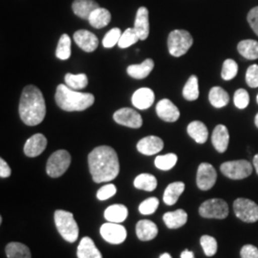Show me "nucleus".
<instances>
[{
  "instance_id": "nucleus-13",
  "label": "nucleus",
  "mask_w": 258,
  "mask_h": 258,
  "mask_svg": "<svg viewBox=\"0 0 258 258\" xmlns=\"http://www.w3.org/2000/svg\"><path fill=\"white\" fill-rule=\"evenodd\" d=\"M156 112L160 119L167 122H174L180 118L178 107L168 99L161 100L157 103Z\"/></svg>"
},
{
  "instance_id": "nucleus-37",
  "label": "nucleus",
  "mask_w": 258,
  "mask_h": 258,
  "mask_svg": "<svg viewBox=\"0 0 258 258\" xmlns=\"http://www.w3.org/2000/svg\"><path fill=\"white\" fill-rule=\"evenodd\" d=\"M238 73V65L235 60L228 58L224 61L222 67L221 77L224 81H231Z\"/></svg>"
},
{
  "instance_id": "nucleus-14",
  "label": "nucleus",
  "mask_w": 258,
  "mask_h": 258,
  "mask_svg": "<svg viewBox=\"0 0 258 258\" xmlns=\"http://www.w3.org/2000/svg\"><path fill=\"white\" fill-rule=\"evenodd\" d=\"M75 42L85 52H93L99 46V39L87 30H79L74 34Z\"/></svg>"
},
{
  "instance_id": "nucleus-5",
  "label": "nucleus",
  "mask_w": 258,
  "mask_h": 258,
  "mask_svg": "<svg viewBox=\"0 0 258 258\" xmlns=\"http://www.w3.org/2000/svg\"><path fill=\"white\" fill-rule=\"evenodd\" d=\"M194 44V38L185 30H174L167 38V47L169 54L175 57L187 53Z\"/></svg>"
},
{
  "instance_id": "nucleus-18",
  "label": "nucleus",
  "mask_w": 258,
  "mask_h": 258,
  "mask_svg": "<svg viewBox=\"0 0 258 258\" xmlns=\"http://www.w3.org/2000/svg\"><path fill=\"white\" fill-rule=\"evenodd\" d=\"M230 134L227 126L224 124H218L212 132V142L214 148L219 152H225L229 147Z\"/></svg>"
},
{
  "instance_id": "nucleus-39",
  "label": "nucleus",
  "mask_w": 258,
  "mask_h": 258,
  "mask_svg": "<svg viewBox=\"0 0 258 258\" xmlns=\"http://www.w3.org/2000/svg\"><path fill=\"white\" fill-rule=\"evenodd\" d=\"M201 246L207 256H213L217 251V241L210 235H203L200 239Z\"/></svg>"
},
{
  "instance_id": "nucleus-1",
  "label": "nucleus",
  "mask_w": 258,
  "mask_h": 258,
  "mask_svg": "<svg viewBox=\"0 0 258 258\" xmlns=\"http://www.w3.org/2000/svg\"><path fill=\"white\" fill-rule=\"evenodd\" d=\"M88 165L93 181L109 182L120 172V163L116 151L107 146L94 148L88 155Z\"/></svg>"
},
{
  "instance_id": "nucleus-52",
  "label": "nucleus",
  "mask_w": 258,
  "mask_h": 258,
  "mask_svg": "<svg viewBox=\"0 0 258 258\" xmlns=\"http://www.w3.org/2000/svg\"><path fill=\"white\" fill-rule=\"evenodd\" d=\"M256 102H257V103H258V94H257V96H256Z\"/></svg>"
},
{
  "instance_id": "nucleus-46",
  "label": "nucleus",
  "mask_w": 258,
  "mask_h": 258,
  "mask_svg": "<svg viewBox=\"0 0 258 258\" xmlns=\"http://www.w3.org/2000/svg\"><path fill=\"white\" fill-rule=\"evenodd\" d=\"M241 258H258V249L253 245H245L240 250Z\"/></svg>"
},
{
  "instance_id": "nucleus-19",
  "label": "nucleus",
  "mask_w": 258,
  "mask_h": 258,
  "mask_svg": "<svg viewBox=\"0 0 258 258\" xmlns=\"http://www.w3.org/2000/svg\"><path fill=\"white\" fill-rule=\"evenodd\" d=\"M134 30L136 31L140 40L147 39L149 35V19L148 10L146 7H141L137 11Z\"/></svg>"
},
{
  "instance_id": "nucleus-31",
  "label": "nucleus",
  "mask_w": 258,
  "mask_h": 258,
  "mask_svg": "<svg viewBox=\"0 0 258 258\" xmlns=\"http://www.w3.org/2000/svg\"><path fill=\"white\" fill-rule=\"evenodd\" d=\"M8 258H31V251L26 245L19 242H11L6 246Z\"/></svg>"
},
{
  "instance_id": "nucleus-44",
  "label": "nucleus",
  "mask_w": 258,
  "mask_h": 258,
  "mask_svg": "<svg viewBox=\"0 0 258 258\" xmlns=\"http://www.w3.org/2000/svg\"><path fill=\"white\" fill-rule=\"evenodd\" d=\"M117 192V188L113 184H105L102 186L98 192H97V198L101 201H104L114 196Z\"/></svg>"
},
{
  "instance_id": "nucleus-33",
  "label": "nucleus",
  "mask_w": 258,
  "mask_h": 258,
  "mask_svg": "<svg viewBox=\"0 0 258 258\" xmlns=\"http://www.w3.org/2000/svg\"><path fill=\"white\" fill-rule=\"evenodd\" d=\"M183 97L186 101L192 102L199 98V86H198V78L192 75L189 77L187 82L183 88Z\"/></svg>"
},
{
  "instance_id": "nucleus-11",
  "label": "nucleus",
  "mask_w": 258,
  "mask_h": 258,
  "mask_svg": "<svg viewBox=\"0 0 258 258\" xmlns=\"http://www.w3.org/2000/svg\"><path fill=\"white\" fill-rule=\"evenodd\" d=\"M217 172L211 164L202 163L197 170L196 183L201 190H209L216 183Z\"/></svg>"
},
{
  "instance_id": "nucleus-35",
  "label": "nucleus",
  "mask_w": 258,
  "mask_h": 258,
  "mask_svg": "<svg viewBox=\"0 0 258 258\" xmlns=\"http://www.w3.org/2000/svg\"><path fill=\"white\" fill-rule=\"evenodd\" d=\"M55 55L61 60H66L70 57V55H71V38L67 34H63L59 38L58 44L56 47V51H55Z\"/></svg>"
},
{
  "instance_id": "nucleus-45",
  "label": "nucleus",
  "mask_w": 258,
  "mask_h": 258,
  "mask_svg": "<svg viewBox=\"0 0 258 258\" xmlns=\"http://www.w3.org/2000/svg\"><path fill=\"white\" fill-rule=\"evenodd\" d=\"M247 19H248L249 26L258 36V6L249 11Z\"/></svg>"
},
{
  "instance_id": "nucleus-49",
  "label": "nucleus",
  "mask_w": 258,
  "mask_h": 258,
  "mask_svg": "<svg viewBox=\"0 0 258 258\" xmlns=\"http://www.w3.org/2000/svg\"><path fill=\"white\" fill-rule=\"evenodd\" d=\"M253 166L256 170V173L258 174V154L253 157Z\"/></svg>"
},
{
  "instance_id": "nucleus-38",
  "label": "nucleus",
  "mask_w": 258,
  "mask_h": 258,
  "mask_svg": "<svg viewBox=\"0 0 258 258\" xmlns=\"http://www.w3.org/2000/svg\"><path fill=\"white\" fill-rule=\"evenodd\" d=\"M138 40H140V38H139L136 31L134 30V28H128L121 34L118 45L121 49H125V48H128L131 45L135 44Z\"/></svg>"
},
{
  "instance_id": "nucleus-3",
  "label": "nucleus",
  "mask_w": 258,
  "mask_h": 258,
  "mask_svg": "<svg viewBox=\"0 0 258 258\" xmlns=\"http://www.w3.org/2000/svg\"><path fill=\"white\" fill-rule=\"evenodd\" d=\"M55 102L62 110L83 111L92 106L95 97L90 93L79 92L65 84H59L55 91Z\"/></svg>"
},
{
  "instance_id": "nucleus-50",
  "label": "nucleus",
  "mask_w": 258,
  "mask_h": 258,
  "mask_svg": "<svg viewBox=\"0 0 258 258\" xmlns=\"http://www.w3.org/2000/svg\"><path fill=\"white\" fill-rule=\"evenodd\" d=\"M159 258H172L171 257V255L169 254V253H167V252H165V253H163L162 255H160V257Z\"/></svg>"
},
{
  "instance_id": "nucleus-25",
  "label": "nucleus",
  "mask_w": 258,
  "mask_h": 258,
  "mask_svg": "<svg viewBox=\"0 0 258 258\" xmlns=\"http://www.w3.org/2000/svg\"><path fill=\"white\" fill-rule=\"evenodd\" d=\"M154 68V61L151 58L146 59L141 64H132L127 67V73L136 80L146 79Z\"/></svg>"
},
{
  "instance_id": "nucleus-9",
  "label": "nucleus",
  "mask_w": 258,
  "mask_h": 258,
  "mask_svg": "<svg viewBox=\"0 0 258 258\" xmlns=\"http://www.w3.org/2000/svg\"><path fill=\"white\" fill-rule=\"evenodd\" d=\"M235 215L246 223L258 221V205L247 198H238L233 203Z\"/></svg>"
},
{
  "instance_id": "nucleus-20",
  "label": "nucleus",
  "mask_w": 258,
  "mask_h": 258,
  "mask_svg": "<svg viewBox=\"0 0 258 258\" xmlns=\"http://www.w3.org/2000/svg\"><path fill=\"white\" fill-rule=\"evenodd\" d=\"M100 5L94 0H75L72 4V9L75 15L83 19H88L90 15Z\"/></svg>"
},
{
  "instance_id": "nucleus-47",
  "label": "nucleus",
  "mask_w": 258,
  "mask_h": 258,
  "mask_svg": "<svg viewBox=\"0 0 258 258\" xmlns=\"http://www.w3.org/2000/svg\"><path fill=\"white\" fill-rule=\"evenodd\" d=\"M12 174V170L8 166V164L6 163V161H4V159H0V177L1 178H8Z\"/></svg>"
},
{
  "instance_id": "nucleus-30",
  "label": "nucleus",
  "mask_w": 258,
  "mask_h": 258,
  "mask_svg": "<svg viewBox=\"0 0 258 258\" xmlns=\"http://www.w3.org/2000/svg\"><path fill=\"white\" fill-rule=\"evenodd\" d=\"M209 100L215 108H222L230 102V96L222 87L214 86L210 91Z\"/></svg>"
},
{
  "instance_id": "nucleus-48",
  "label": "nucleus",
  "mask_w": 258,
  "mask_h": 258,
  "mask_svg": "<svg viewBox=\"0 0 258 258\" xmlns=\"http://www.w3.org/2000/svg\"><path fill=\"white\" fill-rule=\"evenodd\" d=\"M181 258H195L194 253L192 251L188 249H184V251L181 253Z\"/></svg>"
},
{
  "instance_id": "nucleus-6",
  "label": "nucleus",
  "mask_w": 258,
  "mask_h": 258,
  "mask_svg": "<svg viewBox=\"0 0 258 258\" xmlns=\"http://www.w3.org/2000/svg\"><path fill=\"white\" fill-rule=\"evenodd\" d=\"M71 164V156L68 151L60 149L54 152L47 161V174L52 178L63 175Z\"/></svg>"
},
{
  "instance_id": "nucleus-40",
  "label": "nucleus",
  "mask_w": 258,
  "mask_h": 258,
  "mask_svg": "<svg viewBox=\"0 0 258 258\" xmlns=\"http://www.w3.org/2000/svg\"><path fill=\"white\" fill-rule=\"evenodd\" d=\"M121 37V32L119 28H113L105 35L102 39V45L105 48H112L118 44Z\"/></svg>"
},
{
  "instance_id": "nucleus-28",
  "label": "nucleus",
  "mask_w": 258,
  "mask_h": 258,
  "mask_svg": "<svg viewBox=\"0 0 258 258\" xmlns=\"http://www.w3.org/2000/svg\"><path fill=\"white\" fill-rule=\"evenodd\" d=\"M184 185L183 182H174L168 184L165 190L163 200L167 206H173L178 201L181 194L184 192Z\"/></svg>"
},
{
  "instance_id": "nucleus-16",
  "label": "nucleus",
  "mask_w": 258,
  "mask_h": 258,
  "mask_svg": "<svg viewBox=\"0 0 258 258\" xmlns=\"http://www.w3.org/2000/svg\"><path fill=\"white\" fill-rule=\"evenodd\" d=\"M47 147V139L43 134L37 133L28 139L24 146L25 155L31 158L40 155Z\"/></svg>"
},
{
  "instance_id": "nucleus-51",
  "label": "nucleus",
  "mask_w": 258,
  "mask_h": 258,
  "mask_svg": "<svg viewBox=\"0 0 258 258\" xmlns=\"http://www.w3.org/2000/svg\"><path fill=\"white\" fill-rule=\"evenodd\" d=\"M254 123H255V125H256V127L258 128V113L256 114V116H255V119H254Z\"/></svg>"
},
{
  "instance_id": "nucleus-4",
  "label": "nucleus",
  "mask_w": 258,
  "mask_h": 258,
  "mask_svg": "<svg viewBox=\"0 0 258 258\" xmlns=\"http://www.w3.org/2000/svg\"><path fill=\"white\" fill-rule=\"evenodd\" d=\"M56 229L63 239L69 243H74L79 237V227L71 212L58 210L55 212Z\"/></svg>"
},
{
  "instance_id": "nucleus-8",
  "label": "nucleus",
  "mask_w": 258,
  "mask_h": 258,
  "mask_svg": "<svg viewBox=\"0 0 258 258\" xmlns=\"http://www.w3.org/2000/svg\"><path fill=\"white\" fill-rule=\"evenodd\" d=\"M199 213L204 218L225 219L229 215V206L222 199L213 198L200 206Z\"/></svg>"
},
{
  "instance_id": "nucleus-10",
  "label": "nucleus",
  "mask_w": 258,
  "mask_h": 258,
  "mask_svg": "<svg viewBox=\"0 0 258 258\" xmlns=\"http://www.w3.org/2000/svg\"><path fill=\"white\" fill-rule=\"evenodd\" d=\"M102 238L110 244H121L126 239L127 232L123 226L118 223H105L101 227Z\"/></svg>"
},
{
  "instance_id": "nucleus-21",
  "label": "nucleus",
  "mask_w": 258,
  "mask_h": 258,
  "mask_svg": "<svg viewBox=\"0 0 258 258\" xmlns=\"http://www.w3.org/2000/svg\"><path fill=\"white\" fill-rule=\"evenodd\" d=\"M136 234L142 241L154 239L158 234L156 224L147 219L139 221L136 225Z\"/></svg>"
},
{
  "instance_id": "nucleus-12",
  "label": "nucleus",
  "mask_w": 258,
  "mask_h": 258,
  "mask_svg": "<svg viewBox=\"0 0 258 258\" xmlns=\"http://www.w3.org/2000/svg\"><path fill=\"white\" fill-rule=\"evenodd\" d=\"M113 118L117 123L130 128H140L143 125L142 116L137 111L127 107L116 111L113 115Z\"/></svg>"
},
{
  "instance_id": "nucleus-26",
  "label": "nucleus",
  "mask_w": 258,
  "mask_h": 258,
  "mask_svg": "<svg viewBox=\"0 0 258 258\" xmlns=\"http://www.w3.org/2000/svg\"><path fill=\"white\" fill-rule=\"evenodd\" d=\"M168 229H178L183 227L187 221V213L184 210L166 212L163 217Z\"/></svg>"
},
{
  "instance_id": "nucleus-41",
  "label": "nucleus",
  "mask_w": 258,
  "mask_h": 258,
  "mask_svg": "<svg viewBox=\"0 0 258 258\" xmlns=\"http://www.w3.org/2000/svg\"><path fill=\"white\" fill-rule=\"evenodd\" d=\"M158 207H159V200L156 197H150L140 204L139 212L144 215H150L156 212Z\"/></svg>"
},
{
  "instance_id": "nucleus-23",
  "label": "nucleus",
  "mask_w": 258,
  "mask_h": 258,
  "mask_svg": "<svg viewBox=\"0 0 258 258\" xmlns=\"http://www.w3.org/2000/svg\"><path fill=\"white\" fill-rule=\"evenodd\" d=\"M128 216V210L124 205L115 204L108 207L104 212V218L111 223L120 224Z\"/></svg>"
},
{
  "instance_id": "nucleus-42",
  "label": "nucleus",
  "mask_w": 258,
  "mask_h": 258,
  "mask_svg": "<svg viewBox=\"0 0 258 258\" xmlns=\"http://www.w3.org/2000/svg\"><path fill=\"white\" fill-rule=\"evenodd\" d=\"M233 102L234 105L238 108V109H245L249 103V93L245 89H237L234 96H233Z\"/></svg>"
},
{
  "instance_id": "nucleus-17",
  "label": "nucleus",
  "mask_w": 258,
  "mask_h": 258,
  "mask_svg": "<svg viewBox=\"0 0 258 258\" xmlns=\"http://www.w3.org/2000/svg\"><path fill=\"white\" fill-rule=\"evenodd\" d=\"M155 101L154 92L147 87L140 88L132 96V104L140 110L149 108Z\"/></svg>"
},
{
  "instance_id": "nucleus-7",
  "label": "nucleus",
  "mask_w": 258,
  "mask_h": 258,
  "mask_svg": "<svg viewBox=\"0 0 258 258\" xmlns=\"http://www.w3.org/2000/svg\"><path fill=\"white\" fill-rule=\"evenodd\" d=\"M222 173L232 180H242L252 173V166L246 160H237L223 163L220 166Z\"/></svg>"
},
{
  "instance_id": "nucleus-29",
  "label": "nucleus",
  "mask_w": 258,
  "mask_h": 258,
  "mask_svg": "<svg viewBox=\"0 0 258 258\" xmlns=\"http://www.w3.org/2000/svg\"><path fill=\"white\" fill-rule=\"evenodd\" d=\"M237 50L240 55L247 59H257L258 42L253 39H245L240 41L237 45Z\"/></svg>"
},
{
  "instance_id": "nucleus-32",
  "label": "nucleus",
  "mask_w": 258,
  "mask_h": 258,
  "mask_svg": "<svg viewBox=\"0 0 258 258\" xmlns=\"http://www.w3.org/2000/svg\"><path fill=\"white\" fill-rule=\"evenodd\" d=\"M156 177L148 173H142L134 180V186L146 191H153L157 187Z\"/></svg>"
},
{
  "instance_id": "nucleus-2",
  "label": "nucleus",
  "mask_w": 258,
  "mask_h": 258,
  "mask_svg": "<svg viewBox=\"0 0 258 258\" xmlns=\"http://www.w3.org/2000/svg\"><path fill=\"white\" fill-rule=\"evenodd\" d=\"M19 116L29 126H35L44 120L46 104L41 91L35 85L26 86L20 98Z\"/></svg>"
},
{
  "instance_id": "nucleus-43",
  "label": "nucleus",
  "mask_w": 258,
  "mask_h": 258,
  "mask_svg": "<svg viewBox=\"0 0 258 258\" xmlns=\"http://www.w3.org/2000/svg\"><path fill=\"white\" fill-rule=\"evenodd\" d=\"M246 83L250 88L258 87V64L249 66L246 73Z\"/></svg>"
},
{
  "instance_id": "nucleus-22",
  "label": "nucleus",
  "mask_w": 258,
  "mask_h": 258,
  "mask_svg": "<svg viewBox=\"0 0 258 258\" xmlns=\"http://www.w3.org/2000/svg\"><path fill=\"white\" fill-rule=\"evenodd\" d=\"M77 254L79 258H102L101 251L90 237H83L79 244Z\"/></svg>"
},
{
  "instance_id": "nucleus-24",
  "label": "nucleus",
  "mask_w": 258,
  "mask_h": 258,
  "mask_svg": "<svg viewBox=\"0 0 258 258\" xmlns=\"http://www.w3.org/2000/svg\"><path fill=\"white\" fill-rule=\"evenodd\" d=\"M187 133L198 144H205L209 138V130L206 124L200 120L191 121L187 125Z\"/></svg>"
},
{
  "instance_id": "nucleus-34",
  "label": "nucleus",
  "mask_w": 258,
  "mask_h": 258,
  "mask_svg": "<svg viewBox=\"0 0 258 258\" xmlns=\"http://www.w3.org/2000/svg\"><path fill=\"white\" fill-rule=\"evenodd\" d=\"M65 83L68 87L74 90H81L88 85V78L85 74L65 75Z\"/></svg>"
},
{
  "instance_id": "nucleus-36",
  "label": "nucleus",
  "mask_w": 258,
  "mask_h": 258,
  "mask_svg": "<svg viewBox=\"0 0 258 258\" xmlns=\"http://www.w3.org/2000/svg\"><path fill=\"white\" fill-rule=\"evenodd\" d=\"M178 157L174 153H168L166 155L157 156L155 159V166L161 170H170L175 166Z\"/></svg>"
},
{
  "instance_id": "nucleus-27",
  "label": "nucleus",
  "mask_w": 258,
  "mask_h": 258,
  "mask_svg": "<svg viewBox=\"0 0 258 258\" xmlns=\"http://www.w3.org/2000/svg\"><path fill=\"white\" fill-rule=\"evenodd\" d=\"M88 21L92 27L101 29L109 24L111 21V14L108 10L98 8L90 15Z\"/></svg>"
},
{
  "instance_id": "nucleus-15",
  "label": "nucleus",
  "mask_w": 258,
  "mask_h": 258,
  "mask_svg": "<svg viewBox=\"0 0 258 258\" xmlns=\"http://www.w3.org/2000/svg\"><path fill=\"white\" fill-rule=\"evenodd\" d=\"M164 148L163 140L157 136H148L140 140L137 144V149L139 152L151 156L159 153Z\"/></svg>"
}]
</instances>
